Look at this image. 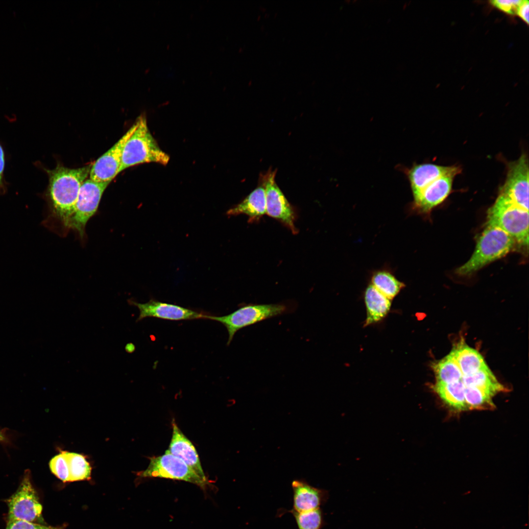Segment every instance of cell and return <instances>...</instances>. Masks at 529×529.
Here are the masks:
<instances>
[{"instance_id": "1", "label": "cell", "mask_w": 529, "mask_h": 529, "mask_svg": "<svg viewBox=\"0 0 529 529\" xmlns=\"http://www.w3.org/2000/svg\"><path fill=\"white\" fill-rule=\"evenodd\" d=\"M91 165L71 168L57 165L47 169L48 184L44 197L48 212L42 224L49 230L61 232L70 229L80 187L89 175Z\"/></svg>"}, {"instance_id": "2", "label": "cell", "mask_w": 529, "mask_h": 529, "mask_svg": "<svg viewBox=\"0 0 529 529\" xmlns=\"http://www.w3.org/2000/svg\"><path fill=\"white\" fill-rule=\"evenodd\" d=\"M123 148L120 172L132 166L147 163L166 165L169 156L159 146L149 130L145 115H141Z\"/></svg>"}, {"instance_id": "3", "label": "cell", "mask_w": 529, "mask_h": 529, "mask_svg": "<svg viewBox=\"0 0 529 529\" xmlns=\"http://www.w3.org/2000/svg\"><path fill=\"white\" fill-rule=\"evenodd\" d=\"M516 242L502 229L486 226L478 240L473 254L466 263L456 270L457 273L464 276L476 272L508 254Z\"/></svg>"}, {"instance_id": "4", "label": "cell", "mask_w": 529, "mask_h": 529, "mask_svg": "<svg viewBox=\"0 0 529 529\" xmlns=\"http://www.w3.org/2000/svg\"><path fill=\"white\" fill-rule=\"evenodd\" d=\"M486 226L498 227L523 245L529 243V211L500 194L488 209Z\"/></svg>"}, {"instance_id": "5", "label": "cell", "mask_w": 529, "mask_h": 529, "mask_svg": "<svg viewBox=\"0 0 529 529\" xmlns=\"http://www.w3.org/2000/svg\"><path fill=\"white\" fill-rule=\"evenodd\" d=\"M289 307L283 303L248 304L224 316L205 314L204 319L215 320L222 324L228 333L227 344L231 342L234 335L240 330L263 320L289 313Z\"/></svg>"}, {"instance_id": "6", "label": "cell", "mask_w": 529, "mask_h": 529, "mask_svg": "<svg viewBox=\"0 0 529 529\" xmlns=\"http://www.w3.org/2000/svg\"><path fill=\"white\" fill-rule=\"evenodd\" d=\"M140 478H161L184 481L205 489L210 484L179 457L168 453L150 458L147 468L137 474Z\"/></svg>"}, {"instance_id": "7", "label": "cell", "mask_w": 529, "mask_h": 529, "mask_svg": "<svg viewBox=\"0 0 529 529\" xmlns=\"http://www.w3.org/2000/svg\"><path fill=\"white\" fill-rule=\"evenodd\" d=\"M8 511L7 521L21 520L43 523L42 506L26 471L16 491L6 500Z\"/></svg>"}, {"instance_id": "8", "label": "cell", "mask_w": 529, "mask_h": 529, "mask_svg": "<svg viewBox=\"0 0 529 529\" xmlns=\"http://www.w3.org/2000/svg\"><path fill=\"white\" fill-rule=\"evenodd\" d=\"M109 183L98 182L89 178L82 184L70 223V229L75 231L81 238L84 237L86 225L96 212L102 195Z\"/></svg>"}, {"instance_id": "9", "label": "cell", "mask_w": 529, "mask_h": 529, "mask_svg": "<svg viewBox=\"0 0 529 529\" xmlns=\"http://www.w3.org/2000/svg\"><path fill=\"white\" fill-rule=\"evenodd\" d=\"M276 169L269 168L260 176L259 182L264 187L266 196V214L281 221L295 234V215L292 207L277 185L275 178Z\"/></svg>"}, {"instance_id": "10", "label": "cell", "mask_w": 529, "mask_h": 529, "mask_svg": "<svg viewBox=\"0 0 529 529\" xmlns=\"http://www.w3.org/2000/svg\"><path fill=\"white\" fill-rule=\"evenodd\" d=\"M500 194L529 211V164L526 154L508 165L506 178Z\"/></svg>"}, {"instance_id": "11", "label": "cell", "mask_w": 529, "mask_h": 529, "mask_svg": "<svg viewBox=\"0 0 529 529\" xmlns=\"http://www.w3.org/2000/svg\"><path fill=\"white\" fill-rule=\"evenodd\" d=\"M136 126L135 123L121 138L91 166L90 179L98 182H109L120 173L125 144Z\"/></svg>"}, {"instance_id": "12", "label": "cell", "mask_w": 529, "mask_h": 529, "mask_svg": "<svg viewBox=\"0 0 529 529\" xmlns=\"http://www.w3.org/2000/svg\"><path fill=\"white\" fill-rule=\"evenodd\" d=\"M128 303L137 307L140 311L137 322L146 317H155L169 320H191L204 318L205 314L178 305L164 303L153 299L145 303L129 299Z\"/></svg>"}, {"instance_id": "13", "label": "cell", "mask_w": 529, "mask_h": 529, "mask_svg": "<svg viewBox=\"0 0 529 529\" xmlns=\"http://www.w3.org/2000/svg\"><path fill=\"white\" fill-rule=\"evenodd\" d=\"M460 172L461 168L458 166H441L433 164H416L405 170L410 184L413 198L437 179L445 176L455 177Z\"/></svg>"}, {"instance_id": "14", "label": "cell", "mask_w": 529, "mask_h": 529, "mask_svg": "<svg viewBox=\"0 0 529 529\" xmlns=\"http://www.w3.org/2000/svg\"><path fill=\"white\" fill-rule=\"evenodd\" d=\"M453 176H445L434 180L426 186L414 198L412 207L417 212L428 214L442 203L450 194Z\"/></svg>"}, {"instance_id": "15", "label": "cell", "mask_w": 529, "mask_h": 529, "mask_svg": "<svg viewBox=\"0 0 529 529\" xmlns=\"http://www.w3.org/2000/svg\"><path fill=\"white\" fill-rule=\"evenodd\" d=\"M293 508L298 512H308L320 508L329 498L325 489L313 487L304 479L292 481Z\"/></svg>"}, {"instance_id": "16", "label": "cell", "mask_w": 529, "mask_h": 529, "mask_svg": "<svg viewBox=\"0 0 529 529\" xmlns=\"http://www.w3.org/2000/svg\"><path fill=\"white\" fill-rule=\"evenodd\" d=\"M172 424V437L166 452L179 457L198 476L207 480L194 445L174 421Z\"/></svg>"}, {"instance_id": "17", "label": "cell", "mask_w": 529, "mask_h": 529, "mask_svg": "<svg viewBox=\"0 0 529 529\" xmlns=\"http://www.w3.org/2000/svg\"><path fill=\"white\" fill-rule=\"evenodd\" d=\"M266 214V196L265 189L259 182V185L245 199L235 207L229 209L228 216L245 214L249 217L250 221L258 220Z\"/></svg>"}, {"instance_id": "18", "label": "cell", "mask_w": 529, "mask_h": 529, "mask_svg": "<svg viewBox=\"0 0 529 529\" xmlns=\"http://www.w3.org/2000/svg\"><path fill=\"white\" fill-rule=\"evenodd\" d=\"M450 353L457 362L463 376L473 374L487 366L482 355L462 340L454 346Z\"/></svg>"}, {"instance_id": "19", "label": "cell", "mask_w": 529, "mask_h": 529, "mask_svg": "<svg viewBox=\"0 0 529 529\" xmlns=\"http://www.w3.org/2000/svg\"><path fill=\"white\" fill-rule=\"evenodd\" d=\"M364 297L367 313L365 326L378 322L386 316L390 309L391 300L371 284L366 288Z\"/></svg>"}, {"instance_id": "20", "label": "cell", "mask_w": 529, "mask_h": 529, "mask_svg": "<svg viewBox=\"0 0 529 529\" xmlns=\"http://www.w3.org/2000/svg\"><path fill=\"white\" fill-rule=\"evenodd\" d=\"M465 387L461 380L449 384L435 383L433 389L448 406L461 411L468 409L465 400Z\"/></svg>"}, {"instance_id": "21", "label": "cell", "mask_w": 529, "mask_h": 529, "mask_svg": "<svg viewBox=\"0 0 529 529\" xmlns=\"http://www.w3.org/2000/svg\"><path fill=\"white\" fill-rule=\"evenodd\" d=\"M461 381L466 387L479 388L488 391L493 396L505 389L488 366L473 374L463 376Z\"/></svg>"}, {"instance_id": "22", "label": "cell", "mask_w": 529, "mask_h": 529, "mask_svg": "<svg viewBox=\"0 0 529 529\" xmlns=\"http://www.w3.org/2000/svg\"><path fill=\"white\" fill-rule=\"evenodd\" d=\"M432 368L437 383H452L461 380L463 377L457 362L450 353L433 363Z\"/></svg>"}, {"instance_id": "23", "label": "cell", "mask_w": 529, "mask_h": 529, "mask_svg": "<svg viewBox=\"0 0 529 529\" xmlns=\"http://www.w3.org/2000/svg\"><path fill=\"white\" fill-rule=\"evenodd\" d=\"M371 285L387 298L392 300L405 287L389 271H376L371 278Z\"/></svg>"}, {"instance_id": "24", "label": "cell", "mask_w": 529, "mask_h": 529, "mask_svg": "<svg viewBox=\"0 0 529 529\" xmlns=\"http://www.w3.org/2000/svg\"><path fill=\"white\" fill-rule=\"evenodd\" d=\"M67 459L70 482L91 479L92 467L83 455L65 452Z\"/></svg>"}, {"instance_id": "25", "label": "cell", "mask_w": 529, "mask_h": 529, "mask_svg": "<svg viewBox=\"0 0 529 529\" xmlns=\"http://www.w3.org/2000/svg\"><path fill=\"white\" fill-rule=\"evenodd\" d=\"M465 387V400L468 409L494 407L491 393L475 387Z\"/></svg>"}, {"instance_id": "26", "label": "cell", "mask_w": 529, "mask_h": 529, "mask_svg": "<svg viewBox=\"0 0 529 529\" xmlns=\"http://www.w3.org/2000/svg\"><path fill=\"white\" fill-rule=\"evenodd\" d=\"M288 512L293 515L298 529H321L325 524L320 508L304 512H298L292 509Z\"/></svg>"}, {"instance_id": "27", "label": "cell", "mask_w": 529, "mask_h": 529, "mask_svg": "<svg viewBox=\"0 0 529 529\" xmlns=\"http://www.w3.org/2000/svg\"><path fill=\"white\" fill-rule=\"evenodd\" d=\"M66 451L61 452L51 458L49 468L51 472L64 482H70V475Z\"/></svg>"}, {"instance_id": "28", "label": "cell", "mask_w": 529, "mask_h": 529, "mask_svg": "<svg viewBox=\"0 0 529 529\" xmlns=\"http://www.w3.org/2000/svg\"><path fill=\"white\" fill-rule=\"evenodd\" d=\"M5 529H64L63 526L51 527L24 520L7 521Z\"/></svg>"}, {"instance_id": "29", "label": "cell", "mask_w": 529, "mask_h": 529, "mask_svg": "<svg viewBox=\"0 0 529 529\" xmlns=\"http://www.w3.org/2000/svg\"><path fill=\"white\" fill-rule=\"evenodd\" d=\"M522 0H496L491 1L492 4L503 12L509 14H515Z\"/></svg>"}, {"instance_id": "30", "label": "cell", "mask_w": 529, "mask_h": 529, "mask_svg": "<svg viewBox=\"0 0 529 529\" xmlns=\"http://www.w3.org/2000/svg\"><path fill=\"white\" fill-rule=\"evenodd\" d=\"M5 166V156L3 146L0 143V193L3 194L7 191L4 172Z\"/></svg>"}, {"instance_id": "31", "label": "cell", "mask_w": 529, "mask_h": 529, "mask_svg": "<svg viewBox=\"0 0 529 529\" xmlns=\"http://www.w3.org/2000/svg\"><path fill=\"white\" fill-rule=\"evenodd\" d=\"M529 2L528 0H522L519 5L516 14H517L527 24L529 23Z\"/></svg>"}, {"instance_id": "32", "label": "cell", "mask_w": 529, "mask_h": 529, "mask_svg": "<svg viewBox=\"0 0 529 529\" xmlns=\"http://www.w3.org/2000/svg\"><path fill=\"white\" fill-rule=\"evenodd\" d=\"M135 349V346L132 343H127L125 347V351L129 353H131L134 352Z\"/></svg>"}, {"instance_id": "33", "label": "cell", "mask_w": 529, "mask_h": 529, "mask_svg": "<svg viewBox=\"0 0 529 529\" xmlns=\"http://www.w3.org/2000/svg\"><path fill=\"white\" fill-rule=\"evenodd\" d=\"M5 437L3 434L0 432V441L4 440Z\"/></svg>"}]
</instances>
